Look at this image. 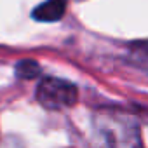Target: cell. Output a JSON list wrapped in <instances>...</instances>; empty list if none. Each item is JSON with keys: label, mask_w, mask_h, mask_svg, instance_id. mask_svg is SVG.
Wrapping results in <instances>:
<instances>
[{"label": "cell", "mask_w": 148, "mask_h": 148, "mask_svg": "<svg viewBox=\"0 0 148 148\" xmlns=\"http://www.w3.org/2000/svg\"><path fill=\"white\" fill-rule=\"evenodd\" d=\"M77 87L68 80L47 77L42 79L37 87V101L47 110H63L77 103Z\"/></svg>", "instance_id": "obj_1"}, {"label": "cell", "mask_w": 148, "mask_h": 148, "mask_svg": "<svg viewBox=\"0 0 148 148\" xmlns=\"http://www.w3.org/2000/svg\"><path fill=\"white\" fill-rule=\"evenodd\" d=\"M16 75L23 80H33L40 75V64L33 59H23L16 64Z\"/></svg>", "instance_id": "obj_3"}, {"label": "cell", "mask_w": 148, "mask_h": 148, "mask_svg": "<svg viewBox=\"0 0 148 148\" xmlns=\"http://www.w3.org/2000/svg\"><path fill=\"white\" fill-rule=\"evenodd\" d=\"M66 11V0H45L44 4L37 5L33 11V19L42 23H52L63 18Z\"/></svg>", "instance_id": "obj_2"}]
</instances>
